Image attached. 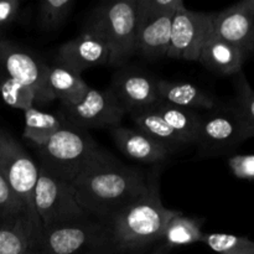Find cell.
I'll return each instance as SVG.
<instances>
[{
    "label": "cell",
    "mask_w": 254,
    "mask_h": 254,
    "mask_svg": "<svg viewBox=\"0 0 254 254\" xmlns=\"http://www.w3.org/2000/svg\"><path fill=\"white\" fill-rule=\"evenodd\" d=\"M71 185L77 202L91 217L111 222L148 192L149 175L102 149Z\"/></svg>",
    "instance_id": "1"
},
{
    "label": "cell",
    "mask_w": 254,
    "mask_h": 254,
    "mask_svg": "<svg viewBox=\"0 0 254 254\" xmlns=\"http://www.w3.org/2000/svg\"><path fill=\"white\" fill-rule=\"evenodd\" d=\"M158 179V174L149 175L148 192L111 220L119 253L139 252L160 243L169 221L180 212L163 205Z\"/></svg>",
    "instance_id": "2"
},
{
    "label": "cell",
    "mask_w": 254,
    "mask_h": 254,
    "mask_svg": "<svg viewBox=\"0 0 254 254\" xmlns=\"http://www.w3.org/2000/svg\"><path fill=\"white\" fill-rule=\"evenodd\" d=\"M36 149L39 168L69 184L102 151L87 130L67 124Z\"/></svg>",
    "instance_id": "3"
},
{
    "label": "cell",
    "mask_w": 254,
    "mask_h": 254,
    "mask_svg": "<svg viewBox=\"0 0 254 254\" xmlns=\"http://www.w3.org/2000/svg\"><path fill=\"white\" fill-rule=\"evenodd\" d=\"M86 31L101 37L111 50V64L121 66L136 54V0L104 1L89 17Z\"/></svg>",
    "instance_id": "4"
},
{
    "label": "cell",
    "mask_w": 254,
    "mask_h": 254,
    "mask_svg": "<svg viewBox=\"0 0 254 254\" xmlns=\"http://www.w3.org/2000/svg\"><path fill=\"white\" fill-rule=\"evenodd\" d=\"M44 254H121L108 221L87 217L42 231Z\"/></svg>",
    "instance_id": "5"
},
{
    "label": "cell",
    "mask_w": 254,
    "mask_h": 254,
    "mask_svg": "<svg viewBox=\"0 0 254 254\" xmlns=\"http://www.w3.org/2000/svg\"><path fill=\"white\" fill-rule=\"evenodd\" d=\"M0 173L20 203L24 206L30 220L42 231L34 206L39 165L32 160L21 144L4 129H0Z\"/></svg>",
    "instance_id": "6"
},
{
    "label": "cell",
    "mask_w": 254,
    "mask_h": 254,
    "mask_svg": "<svg viewBox=\"0 0 254 254\" xmlns=\"http://www.w3.org/2000/svg\"><path fill=\"white\" fill-rule=\"evenodd\" d=\"M34 206L42 231L89 216L77 202L71 184L54 178L41 168L35 186Z\"/></svg>",
    "instance_id": "7"
},
{
    "label": "cell",
    "mask_w": 254,
    "mask_h": 254,
    "mask_svg": "<svg viewBox=\"0 0 254 254\" xmlns=\"http://www.w3.org/2000/svg\"><path fill=\"white\" fill-rule=\"evenodd\" d=\"M127 111L109 88H89L76 103L60 104L57 116L64 124L77 129H92L119 126Z\"/></svg>",
    "instance_id": "8"
},
{
    "label": "cell",
    "mask_w": 254,
    "mask_h": 254,
    "mask_svg": "<svg viewBox=\"0 0 254 254\" xmlns=\"http://www.w3.org/2000/svg\"><path fill=\"white\" fill-rule=\"evenodd\" d=\"M0 66L7 77L29 87L36 96L37 104L55 101L49 87V68L32 52L7 40H0Z\"/></svg>",
    "instance_id": "9"
},
{
    "label": "cell",
    "mask_w": 254,
    "mask_h": 254,
    "mask_svg": "<svg viewBox=\"0 0 254 254\" xmlns=\"http://www.w3.org/2000/svg\"><path fill=\"white\" fill-rule=\"evenodd\" d=\"M213 31V12L195 11L183 6L171 20L170 47L166 57L198 61L201 49Z\"/></svg>",
    "instance_id": "10"
},
{
    "label": "cell",
    "mask_w": 254,
    "mask_h": 254,
    "mask_svg": "<svg viewBox=\"0 0 254 254\" xmlns=\"http://www.w3.org/2000/svg\"><path fill=\"white\" fill-rule=\"evenodd\" d=\"M248 140L235 106L216 107L201 116L200 133L196 144L203 155H222Z\"/></svg>",
    "instance_id": "11"
},
{
    "label": "cell",
    "mask_w": 254,
    "mask_h": 254,
    "mask_svg": "<svg viewBox=\"0 0 254 254\" xmlns=\"http://www.w3.org/2000/svg\"><path fill=\"white\" fill-rule=\"evenodd\" d=\"M213 30L247 60L254 56V0H242L213 12Z\"/></svg>",
    "instance_id": "12"
},
{
    "label": "cell",
    "mask_w": 254,
    "mask_h": 254,
    "mask_svg": "<svg viewBox=\"0 0 254 254\" xmlns=\"http://www.w3.org/2000/svg\"><path fill=\"white\" fill-rule=\"evenodd\" d=\"M158 79L139 68H123L116 72L109 89L126 111L131 113L160 102Z\"/></svg>",
    "instance_id": "13"
},
{
    "label": "cell",
    "mask_w": 254,
    "mask_h": 254,
    "mask_svg": "<svg viewBox=\"0 0 254 254\" xmlns=\"http://www.w3.org/2000/svg\"><path fill=\"white\" fill-rule=\"evenodd\" d=\"M56 60L57 64L81 74L92 67L111 64V50L101 37L84 31L61 45Z\"/></svg>",
    "instance_id": "14"
},
{
    "label": "cell",
    "mask_w": 254,
    "mask_h": 254,
    "mask_svg": "<svg viewBox=\"0 0 254 254\" xmlns=\"http://www.w3.org/2000/svg\"><path fill=\"white\" fill-rule=\"evenodd\" d=\"M111 134L119 150L139 163H163L171 154L165 145L136 128L114 126L111 128Z\"/></svg>",
    "instance_id": "15"
},
{
    "label": "cell",
    "mask_w": 254,
    "mask_h": 254,
    "mask_svg": "<svg viewBox=\"0 0 254 254\" xmlns=\"http://www.w3.org/2000/svg\"><path fill=\"white\" fill-rule=\"evenodd\" d=\"M42 242V231L26 213L0 220V254H30Z\"/></svg>",
    "instance_id": "16"
},
{
    "label": "cell",
    "mask_w": 254,
    "mask_h": 254,
    "mask_svg": "<svg viewBox=\"0 0 254 254\" xmlns=\"http://www.w3.org/2000/svg\"><path fill=\"white\" fill-rule=\"evenodd\" d=\"M247 59L236 46L221 39L216 32L211 35L201 49L198 62L206 68L218 74L236 76L242 71Z\"/></svg>",
    "instance_id": "17"
},
{
    "label": "cell",
    "mask_w": 254,
    "mask_h": 254,
    "mask_svg": "<svg viewBox=\"0 0 254 254\" xmlns=\"http://www.w3.org/2000/svg\"><path fill=\"white\" fill-rule=\"evenodd\" d=\"M174 15L138 20L136 54L146 59L166 57L170 47L171 20Z\"/></svg>",
    "instance_id": "18"
},
{
    "label": "cell",
    "mask_w": 254,
    "mask_h": 254,
    "mask_svg": "<svg viewBox=\"0 0 254 254\" xmlns=\"http://www.w3.org/2000/svg\"><path fill=\"white\" fill-rule=\"evenodd\" d=\"M158 92L160 102L191 109H207L211 111L216 107V101L203 89L189 82H175L158 79Z\"/></svg>",
    "instance_id": "19"
},
{
    "label": "cell",
    "mask_w": 254,
    "mask_h": 254,
    "mask_svg": "<svg viewBox=\"0 0 254 254\" xmlns=\"http://www.w3.org/2000/svg\"><path fill=\"white\" fill-rule=\"evenodd\" d=\"M130 114L136 129L165 145L170 153H174L181 145H188L185 140L154 111L153 107L134 111Z\"/></svg>",
    "instance_id": "20"
},
{
    "label": "cell",
    "mask_w": 254,
    "mask_h": 254,
    "mask_svg": "<svg viewBox=\"0 0 254 254\" xmlns=\"http://www.w3.org/2000/svg\"><path fill=\"white\" fill-rule=\"evenodd\" d=\"M47 81L55 99H60L64 104L81 101L91 88L81 74L60 64L50 66Z\"/></svg>",
    "instance_id": "21"
},
{
    "label": "cell",
    "mask_w": 254,
    "mask_h": 254,
    "mask_svg": "<svg viewBox=\"0 0 254 254\" xmlns=\"http://www.w3.org/2000/svg\"><path fill=\"white\" fill-rule=\"evenodd\" d=\"M151 107L186 144H196L201 127V116L197 112L171 106L164 102H158Z\"/></svg>",
    "instance_id": "22"
},
{
    "label": "cell",
    "mask_w": 254,
    "mask_h": 254,
    "mask_svg": "<svg viewBox=\"0 0 254 254\" xmlns=\"http://www.w3.org/2000/svg\"><path fill=\"white\" fill-rule=\"evenodd\" d=\"M24 131L22 138L31 141L35 146H40L60 130L64 123L59 116L45 113L35 107L24 111Z\"/></svg>",
    "instance_id": "23"
},
{
    "label": "cell",
    "mask_w": 254,
    "mask_h": 254,
    "mask_svg": "<svg viewBox=\"0 0 254 254\" xmlns=\"http://www.w3.org/2000/svg\"><path fill=\"white\" fill-rule=\"evenodd\" d=\"M202 220L179 212L169 221L161 242L168 248L192 245L201 242L203 237Z\"/></svg>",
    "instance_id": "24"
},
{
    "label": "cell",
    "mask_w": 254,
    "mask_h": 254,
    "mask_svg": "<svg viewBox=\"0 0 254 254\" xmlns=\"http://www.w3.org/2000/svg\"><path fill=\"white\" fill-rule=\"evenodd\" d=\"M233 86H235L233 106L242 122L247 139L254 138V91L243 71L236 74Z\"/></svg>",
    "instance_id": "25"
},
{
    "label": "cell",
    "mask_w": 254,
    "mask_h": 254,
    "mask_svg": "<svg viewBox=\"0 0 254 254\" xmlns=\"http://www.w3.org/2000/svg\"><path fill=\"white\" fill-rule=\"evenodd\" d=\"M74 0H42L39 2L37 24L44 31H54L66 22L73 10Z\"/></svg>",
    "instance_id": "26"
},
{
    "label": "cell",
    "mask_w": 254,
    "mask_h": 254,
    "mask_svg": "<svg viewBox=\"0 0 254 254\" xmlns=\"http://www.w3.org/2000/svg\"><path fill=\"white\" fill-rule=\"evenodd\" d=\"M201 242L218 254H254V242L242 236L203 233Z\"/></svg>",
    "instance_id": "27"
},
{
    "label": "cell",
    "mask_w": 254,
    "mask_h": 254,
    "mask_svg": "<svg viewBox=\"0 0 254 254\" xmlns=\"http://www.w3.org/2000/svg\"><path fill=\"white\" fill-rule=\"evenodd\" d=\"M0 96L11 108L26 111L36 103V96L29 87L5 76L0 79Z\"/></svg>",
    "instance_id": "28"
},
{
    "label": "cell",
    "mask_w": 254,
    "mask_h": 254,
    "mask_svg": "<svg viewBox=\"0 0 254 254\" xmlns=\"http://www.w3.org/2000/svg\"><path fill=\"white\" fill-rule=\"evenodd\" d=\"M183 6H185L183 0H136L138 20L175 15Z\"/></svg>",
    "instance_id": "29"
},
{
    "label": "cell",
    "mask_w": 254,
    "mask_h": 254,
    "mask_svg": "<svg viewBox=\"0 0 254 254\" xmlns=\"http://www.w3.org/2000/svg\"><path fill=\"white\" fill-rule=\"evenodd\" d=\"M19 213H26L24 206L20 203V201L10 189L9 184L0 173V220L19 215Z\"/></svg>",
    "instance_id": "30"
},
{
    "label": "cell",
    "mask_w": 254,
    "mask_h": 254,
    "mask_svg": "<svg viewBox=\"0 0 254 254\" xmlns=\"http://www.w3.org/2000/svg\"><path fill=\"white\" fill-rule=\"evenodd\" d=\"M228 166L240 180L254 181V154H238L228 158Z\"/></svg>",
    "instance_id": "31"
},
{
    "label": "cell",
    "mask_w": 254,
    "mask_h": 254,
    "mask_svg": "<svg viewBox=\"0 0 254 254\" xmlns=\"http://www.w3.org/2000/svg\"><path fill=\"white\" fill-rule=\"evenodd\" d=\"M19 0H0V27L11 24L20 11Z\"/></svg>",
    "instance_id": "32"
},
{
    "label": "cell",
    "mask_w": 254,
    "mask_h": 254,
    "mask_svg": "<svg viewBox=\"0 0 254 254\" xmlns=\"http://www.w3.org/2000/svg\"><path fill=\"white\" fill-rule=\"evenodd\" d=\"M170 252V248L166 247L163 242L158 243L154 247L149 248V250L139 251V252H129V253H121V254H168Z\"/></svg>",
    "instance_id": "33"
},
{
    "label": "cell",
    "mask_w": 254,
    "mask_h": 254,
    "mask_svg": "<svg viewBox=\"0 0 254 254\" xmlns=\"http://www.w3.org/2000/svg\"><path fill=\"white\" fill-rule=\"evenodd\" d=\"M30 254H44V252H42L41 247H37V248H35V250L32 251V252Z\"/></svg>",
    "instance_id": "34"
}]
</instances>
